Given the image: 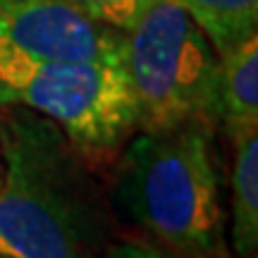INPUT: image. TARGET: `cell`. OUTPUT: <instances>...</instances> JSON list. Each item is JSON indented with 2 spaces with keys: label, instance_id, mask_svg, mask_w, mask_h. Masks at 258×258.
<instances>
[{
  "label": "cell",
  "instance_id": "6da1fadb",
  "mask_svg": "<svg viewBox=\"0 0 258 258\" xmlns=\"http://www.w3.org/2000/svg\"><path fill=\"white\" fill-rule=\"evenodd\" d=\"M0 158V256H96L108 234L105 206L62 129L24 105H5Z\"/></svg>",
  "mask_w": 258,
  "mask_h": 258
},
{
  "label": "cell",
  "instance_id": "7a4b0ae2",
  "mask_svg": "<svg viewBox=\"0 0 258 258\" xmlns=\"http://www.w3.org/2000/svg\"><path fill=\"white\" fill-rule=\"evenodd\" d=\"M213 132L177 127L137 132L117 170V203L165 249L184 258L225 256V215Z\"/></svg>",
  "mask_w": 258,
  "mask_h": 258
},
{
  "label": "cell",
  "instance_id": "3957f363",
  "mask_svg": "<svg viewBox=\"0 0 258 258\" xmlns=\"http://www.w3.org/2000/svg\"><path fill=\"white\" fill-rule=\"evenodd\" d=\"M139 132L220 124V55L179 0H158L127 31Z\"/></svg>",
  "mask_w": 258,
  "mask_h": 258
},
{
  "label": "cell",
  "instance_id": "277c9868",
  "mask_svg": "<svg viewBox=\"0 0 258 258\" xmlns=\"http://www.w3.org/2000/svg\"><path fill=\"white\" fill-rule=\"evenodd\" d=\"M53 120L86 160L110 158L139 132V105L124 60L38 62L0 91Z\"/></svg>",
  "mask_w": 258,
  "mask_h": 258
},
{
  "label": "cell",
  "instance_id": "5b68a950",
  "mask_svg": "<svg viewBox=\"0 0 258 258\" xmlns=\"http://www.w3.org/2000/svg\"><path fill=\"white\" fill-rule=\"evenodd\" d=\"M124 43L67 0H0V91L38 62L124 60Z\"/></svg>",
  "mask_w": 258,
  "mask_h": 258
},
{
  "label": "cell",
  "instance_id": "8992f818",
  "mask_svg": "<svg viewBox=\"0 0 258 258\" xmlns=\"http://www.w3.org/2000/svg\"><path fill=\"white\" fill-rule=\"evenodd\" d=\"M220 124L234 139L258 129V34L220 55Z\"/></svg>",
  "mask_w": 258,
  "mask_h": 258
},
{
  "label": "cell",
  "instance_id": "52a82bcc",
  "mask_svg": "<svg viewBox=\"0 0 258 258\" xmlns=\"http://www.w3.org/2000/svg\"><path fill=\"white\" fill-rule=\"evenodd\" d=\"M232 218L230 239L237 256H256L258 249V129L232 139Z\"/></svg>",
  "mask_w": 258,
  "mask_h": 258
},
{
  "label": "cell",
  "instance_id": "ba28073f",
  "mask_svg": "<svg viewBox=\"0 0 258 258\" xmlns=\"http://www.w3.org/2000/svg\"><path fill=\"white\" fill-rule=\"evenodd\" d=\"M211 38L218 55L258 34V0H179Z\"/></svg>",
  "mask_w": 258,
  "mask_h": 258
},
{
  "label": "cell",
  "instance_id": "9c48e42d",
  "mask_svg": "<svg viewBox=\"0 0 258 258\" xmlns=\"http://www.w3.org/2000/svg\"><path fill=\"white\" fill-rule=\"evenodd\" d=\"M67 3L84 12L86 17L127 34L139 22V17L158 0H67Z\"/></svg>",
  "mask_w": 258,
  "mask_h": 258
},
{
  "label": "cell",
  "instance_id": "30bf717a",
  "mask_svg": "<svg viewBox=\"0 0 258 258\" xmlns=\"http://www.w3.org/2000/svg\"><path fill=\"white\" fill-rule=\"evenodd\" d=\"M105 258H184L163 246L141 244V241H117L105 249Z\"/></svg>",
  "mask_w": 258,
  "mask_h": 258
},
{
  "label": "cell",
  "instance_id": "8fae6325",
  "mask_svg": "<svg viewBox=\"0 0 258 258\" xmlns=\"http://www.w3.org/2000/svg\"><path fill=\"white\" fill-rule=\"evenodd\" d=\"M222 258H227V256H222ZM237 258H256V256H237Z\"/></svg>",
  "mask_w": 258,
  "mask_h": 258
},
{
  "label": "cell",
  "instance_id": "7c38bea8",
  "mask_svg": "<svg viewBox=\"0 0 258 258\" xmlns=\"http://www.w3.org/2000/svg\"><path fill=\"white\" fill-rule=\"evenodd\" d=\"M0 258H5V256H0Z\"/></svg>",
  "mask_w": 258,
  "mask_h": 258
}]
</instances>
